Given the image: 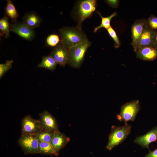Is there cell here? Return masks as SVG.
<instances>
[{
    "label": "cell",
    "instance_id": "1",
    "mask_svg": "<svg viewBox=\"0 0 157 157\" xmlns=\"http://www.w3.org/2000/svg\"><path fill=\"white\" fill-rule=\"evenodd\" d=\"M59 31L60 42L68 50L72 47L88 40L81 29L77 27H64Z\"/></svg>",
    "mask_w": 157,
    "mask_h": 157
},
{
    "label": "cell",
    "instance_id": "2",
    "mask_svg": "<svg viewBox=\"0 0 157 157\" xmlns=\"http://www.w3.org/2000/svg\"><path fill=\"white\" fill-rule=\"evenodd\" d=\"M131 126L125 123L122 126L113 125L109 135L108 141L106 148L110 151L116 146L121 143L130 134Z\"/></svg>",
    "mask_w": 157,
    "mask_h": 157
},
{
    "label": "cell",
    "instance_id": "3",
    "mask_svg": "<svg viewBox=\"0 0 157 157\" xmlns=\"http://www.w3.org/2000/svg\"><path fill=\"white\" fill-rule=\"evenodd\" d=\"M96 6L97 1L95 0H84L78 2L74 12V16L78 22L77 28L81 29L82 22L92 15Z\"/></svg>",
    "mask_w": 157,
    "mask_h": 157
},
{
    "label": "cell",
    "instance_id": "4",
    "mask_svg": "<svg viewBox=\"0 0 157 157\" xmlns=\"http://www.w3.org/2000/svg\"><path fill=\"white\" fill-rule=\"evenodd\" d=\"M91 44V43L87 40L70 48L68 50V63L74 67H79L83 60L86 50Z\"/></svg>",
    "mask_w": 157,
    "mask_h": 157
},
{
    "label": "cell",
    "instance_id": "5",
    "mask_svg": "<svg viewBox=\"0 0 157 157\" xmlns=\"http://www.w3.org/2000/svg\"><path fill=\"white\" fill-rule=\"evenodd\" d=\"M140 108L138 100L126 102L121 106L120 112L117 115V118L120 122L124 121L125 123H127L129 121H133Z\"/></svg>",
    "mask_w": 157,
    "mask_h": 157
},
{
    "label": "cell",
    "instance_id": "6",
    "mask_svg": "<svg viewBox=\"0 0 157 157\" xmlns=\"http://www.w3.org/2000/svg\"><path fill=\"white\" fill-rule=\"evenodd\" d=\"M21 126L22 135H34L43 129L39 120H36L30 115L23 118Z\"/></svg>",
    "mask_w": 157,
    "mask_h": 157
},
{
    "label": "cell",
    "instance_id": "7",
    "mask_svg": "<svg viewBox=\"0 0 157 157\" xmlns=\"http://www.w3.org/2000/svg\"><path fill=\"white\" fill-rule=\"evenodd\" d=\"M18 143L25 153L31 154H39V141L34 135H22Z\"/></svg>",
    "mask_w": 157,
    "mask_h": 157
},
{
    "label": "cell",
    "instance_id": "8",
    "mask_svg": "<svg viewBox=\"0 0 157 157\" xmlns=\"http://www.w3.org/2000/svg\"><path fill=\"white\" fill-rule=\"evenodd\" d=\"M10 31L16 33L19 36L28 40H32L35 36L33 29L23 23L17 22L10 24Z\"/></svg>",
    "mask_w": 157,
    "mask_h": 157
},
{
    "label": "cell",
    "instance_id": "9",
    "mask_svg": "<svg viewBox=\"0 0 157 157\" xmlns=\"http://www.w3.org/2000/svg\"><path fill=\"white\" fill-rule=\"evenodd\" d=\"M50 56L55 60L57 64L64 66L68 63V50L61 42L55 47Z\"/></svg>",
    "mask_w": 157,
    "mask_h": 157
},
{
    "label": "cell",
    "instance_id": "10",
    "mask_svg": "<svg viewBox=\"0 0 157 157\" xmlns=\"http://www.w3.org/2000/svg\"><path fill=\"white\" fill-rule=\"evenodd\" d=\"M155 31L149 26L146 22L135 52L138 48L140 47L146 46L155 47L154 39Z\"/></svg>",
    "mask_w": 157,
    "mask_h": 157
},
{
    "label": "cell",
    "instance_id": "11",
    "mask_svg": "<svg viewBox=\"0 0 157 157\" xmlns=\"http://www.w3.org/2000/svg\"><path fill=\"white\" fill-rule=\"evenodd\" d=\"M146 22V20L144 19L136 20L132 26L131 44L133 48L135 51L138 43L142 33Z\"/></svg>",
    "mask_w": 157,
    "mask_h": 157
},
{
    "label": "cell",
    "instance_id": "12",
    "mask_svg": "<svg viewBox=\"0 0 157 157\" xmlns=\"http://www.w3.org/2000/svg\"><path fill=\"white\" fill-rule=\"evenodd\" d=\"M39 115V120L44 129L53 132L58 130L55 119L49 112L45 110Z\"/></svg>",
    "mask_w": 157,
    "mask_h": 157
},
{
    "label": "cell",
    "instance_id": "13",
    "mask_svg": "<svg viewBox=\"0 0 157 157\" xmlns=\"http://www.w3.org/2000/svg\"><path fill=\"white\" fill-rule=\"evenodd\" d=\"M157 141V126L152 129L146 134L137 137L134 142L141 147L147 148L149 150V145L152 142Z\"/></svg>",
    "mask_w": 157,
    "mask_h": 157
},
{
    "label": "cell",
    "instance_id": "14",
    "mask_svg": "<svg viewBox=\"0 0 157 157\" xmlns=\"http://www.w3.org/2000/svg\"><path fill=\"white\" fill-rule=\"evenodd\" d=\"M137 58L146 61H153L157 57V47L146 46L138 48L135 51Z\"/></svg>",
    "mask_w": 157,
    "mask_h": 157
},
{
    "label": "cell",
    "instance_id": "15",
    "mask_svg": "<svg viewBox=\"0 0 157 157\" xmlns=\"http://www.w3.org/2000/svg\"><path fill=\"white\" fill-rule=\"evenodd\" d=\"M69 138L66 137L58 130L54 131L50 143L58 153L69 141Z\"/></svg>",
    "mask_w": 157,
    "mask_h": 157
},
{
    "label": "cell",
    "instance_id": "16",
    "mask_svg": "<svg viewBox=\"0 0 157 157\" xmlns=\"http://www.w3.org/2000/svg\"><path fill=\"white\" fill-rule=\"evenodd\" d=\"M22 19V23L33 29L39 26L41 20L40 17L34 12L26 14Z\"/></svg>",
    "mask_w": 157,
    "mask_h": 157
},
{
    "label": "cell",
    "instance_id": "17",
    "mask_svg": "<svg viewBox=\"0 0 157 157\" xmlns=\"http://www.w3.org/2000/svg\"><path fill=\"white\" fill-rule=\"evenodd\" d=\"M39 153L46 155L57 156V152L53 147L50 142L39 141Z\"/></svg>",
    "mask_w": 157,
    "mask_h": 157
},
{
    "label": "cell",
    "instance_id": "18",
    "mask_svg": "<svg viewBox=\"0 0 157 157\" xmlns=\"http://www.w3.org/2000/svg\"><path fill=\"white\" fill-rule=\"evenodd\" d=\"M57 64L54 58L49 55L43 57L41 62L38 65V67L53 71L55 69Z\"/></svg>",
    "mask_w": 157,
    "mask_h": 157
},
{
    "label": "cell",
    "instance_id": "19",
    "mask_svg": "<svg viewBox=\"0 0 157 157\" xmlns=\"http://www.w3.org/2000/svg\"><path fill=\"white\" fill-rule=\"evenodd\" d=\"M5 8L6 15L9 16L13 23L16 22L19 15L13 4L10 0H7Z\"/></svg>",
    "mask_w": 157,
    "mask_h": 157
},
{
    "label": "cell",
    "instance_id": "20",
    "mask_svg": "<svg viewBox=\"0 0 157 157\" xmlns=\"http://www.w3.org/2000/svg\"><path fill=\"white\" fill-rule=\"evenodd\" d=\"M96 12L101 17V21L100 25L95 27L94 28V33L96 32L98 30L101 28H104L107 29L110 27V22L111 20L113 17H115L117 14V12H115L108 17H104L102 16L99 12L97 11H96Z\"/></svg>",
    "mask_w": 157,
    "mask_h": 157
},
{
    "label": "cell",
    "instance_id": "21",
    "mask_svg": "<svg viewBox=\"0 0 157 157\" xmlns=\"http://www.w3.org/2000/svg\"><path fill=\"white\" fill-rule=\"evenodd\" d=\"M54 132L43 129L34 135L39 142H50Z\"/></svg>",
    "mask_w": 157,
    "mask_h": 157
},
{
    "label": "cell",
    "instance_id": "22",
    "mask_svg": "<svg viewBox=\"0 0 157 157\" xmlns=\"http://www.w3.org/2000/svg\"><path fill=\"white\" fill-rule=\"evenodd\" d=\"M0 29L1 33L4 35L6 38L9 37L10 31V24L6 15H5L0 19Z\"/></svg>",
    "mask_w": 157,
    "mask_h": 157
},
{
    "label": "cell",
    "instance_id": "23",
    "mask_svg": "<svg viewBox=\"0 0 157 157\" xmlns=\"http://www.w3.org/2000/svg\"><path fill=\"white\" fill-rule=\"evenodd\" d=\"M13 60H7L6 63L0 64V78H1L4 74L12 67Z\"/></svg>",
    "mask_w": 157,
    "mask_h": 157
},
{
    "label": "cell",
    "instance_id": "24",
    "mask_svg": "<svg viewBox=\"0 0 157 157\" xmlns=\"http://www.w3.org/2000/svg\"><path fill=\"white\" fill-rule=\"evenodd\" d=\"M47 44L51 47H55L60 42L59 36L53 34L49 36L46 40Z\"/></svg>",
    "mask_w": 157,
    "mask_h": 157
},
{
    "label": "cell",
    "instance_id": "25",
    "mask_svg": "<svg viewBox=\"0 0 157 157\" xmlns=\"http://www.w3.org/2000/svg\"><path fill=\"white\" fill-rule=\"evenodd\" d=\"M107 30L109 35L114 42L115 47L116 48H119L120 45V41L115 30L111 26L108 28Z\"/></svg>",
    "mask_w": 157,
    "mask_h": 157
},
{
    "label": "cell",
    "instance_id": "26",
    "mask_svg": "<svg viewBox=\"0 0 157 157\" xmlns=\"http://www.w3.org/2000/svg\"><path fill=\"white\" fill-rule=\"evenodd\" d=\"M149 26L153 30L157 31V17L153 15H151L146 20Z\"/></svg>",
    "mask_w": 157,
    "mask_h": 157
},
{
    "label": "cell",
    "instance_id": "27",
    "mask_svg": "<svg viewBox=\"0 0 157 157\" xmlns=\"http://www.w3.org/2000/svg\"><path fill=\"white\" fill-rule=\"evenodd\" d=\"M111 7L116 8L118 6L119 1L117 0H106L105 1Z\"/></svg>",
    "mask_w": 157,
    "mask_h": 157
},
{
    "label": "cell",
    "instance_id": "28",
    "mask_svg": "<svg viewBox=\"0 0 157 157\" xmlns=\"http://www.w3.org/2000/svg\"><path fill=\"white\" fill-rule=\"evenodd\" d=\"M145 157H157V148L153 151H150L146 155Z\"/></svg>",
    "mask_w": 157,
    "mask_h": 157
},
{
    "label": "cell",
    "instance_id": "29",
    "mask_svg": "<svg viewBox=\"0 0 157 157\" xmlns=\"http://www.w3.org/2000/svg\"><path fill=\"white\" fill-rule=\"evenodd\" d=\"M154 47H157V31H155L154 39Z\"/></svg>",
    "mask_w": 157,
    "mask_h": 157
}]
</instances>
